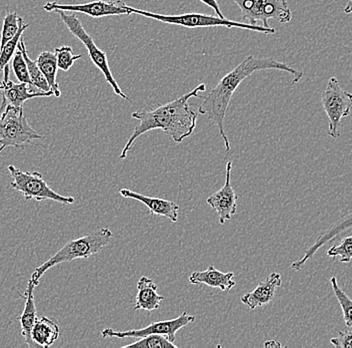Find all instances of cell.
<instances>
[{"label": "cell", "mask_w": 352, "mask_h": 348, "mask_svg": "<svg viewBox=\"0 0 352 348\" xmlns=\"http://www.w3.org/2000/svg\"><path fill=\"white\" fill-rule=\"evenodd\" d=\"M204 83L198 85L195 90L184 94L177 100L165 103L164 105L151 110V111H140L132 112L131 116L140 121L133 133L129 136L121 152V160L127 157L134 142L143 134L153 130H162L165 134L171 136L175 143H182L184 139L188 138L197 127V114L189 105V100L192 98L202 99L199 92H206Z\"/></svg>", "instance_id": "cell-2"}, {"label": "cell", "mask_w": 352, "mask_h": 348, "mask_svg": "<svg viewBox=\"0 0 352 348\" xmlns=\"http://www.w3.org/2000/svg\"><path fill=\"white\" fill-rule=\"evenodd\" d=\"M330 284H331L332 290H333L334 296L338 299L340 303L341 310H342L343 319H344L345 325L347 327H352V299L346 294L340 286L338 285V278L332 276L330 278Z\"/></svg>", "instance_id": "cell-23"}, {"label": "cell", "mask_w": 352, "mask_h": 348, "mask_svg": "<svg viewBox=\"0 0 352 348\" xmlns=\"http://www.w3.org/2000/svg\"><path fill=\"white\" fill-rule=\"evenodd\" d=\"M55 56H56L57 67L65 72L69 70L77 59L82 57L81 54L74 56L70 46H61V48H55Z\"/></svg>", "instance_id": "cell-29"}, {"label": "cell", "mask_w": 352, "mask_h": 348, "mask_svg": "<svg viewBox=\"0 0 352 348\" xmlns=\"http://www.w3.org/2000/svg\"><path fill=\"white\" fill-rule=\"evenodd\" d=\"M0 92L2 94V103L0 105V112L3 111L8 105L14 107H22L26 101L33 98H45V96H54V92H44L35 89L28 83H15L14 81H0Z\"/></svg>", "instance_id": "cell-13"}, {"label": "cell", "mask_w": 352, "mask_h": 348, "mask_svg": "<svg viewBox=\"0 0 352 348\" xmlns=\"http://www.w3.org/2000/svg\"><path fill=\"white\" fill-rule=\"evenodd\" d=\"M8 170L13 179L10 183L11 188L19 192L26 200L33 199L38 202L52 200L65 205L76 202L74 197L63 196L52 190L38 172H23L13 165L8 166Z\"/></svg>", "instance_id": "cell-7"}, {"label": "cell", "mask_w": 352, "mask_h": 348, "mask_svg": "<svg viewBox=\"0 0 352 348\" xmlns=\"http://www.w3.org/2000/svg\"><path fill=\"white\" fill-rule=\"evenodd\" d=\"M266 70L288 72L292 76V85H296L303 76V72L300 70L289 67L285 63L276 61L274 57L256 59L250 56L220 79L219 83L209 92L208 96H204V101L198 109L199 114H206L208 121L219 127L220 136L223 141L226 152L230 151V143L224 129V119H226L231 98L244 79L248 78L253 72Z\"/></svg>", "instance_id": "cell-1"}, {"label": "cell", "mask_w": 352, "mask_h": 348, "mask_svg": "<svg viewBox=\"0 0 352 348\" xmlns=\"http://www.w3.org/2000/svg\"><path fill=\"white\" fill-rule=\"evenodd\" d=\"M200 1H201L202 3L206 4L209 8H212V10H214V12L217 13V17H219L220 19H226V17H224L221 10H220L217 0H200Z\"/></svg>", "instance_id": "cell-31"}, {"label": "cell", "mask_w": 352, "mask_h": 348, "mask_svg": "<svg viewBox=\"0 0 352 348\" xmlns=\"http://www.w3.org/2000/svg\"><path fill=\"white\" fill-rule=\"evenodd\" d=\"M36 286L30 279L28 281L26 291L24 293L23 297L25 298V305H24V310L22 312L21 316L19 317L21 325V334L24 338V342L30 347H34L35 343L32 340V331L33 326L36 323L37 310L36 305H35L34 300V288Z\"/></svg>", "instance_id": "cell-19"}, {"label": "cell", "mask_w": 352, "mask_h": 348, "mask_svg": "<svg viewBox=\"0 0 352 348\" xmlns=\"http://www.w3.org/2000/svg\"><path fill=\"white\" fill-rule=\"evenodd\" d=\"M113 233L109 228H101L98 231L67 242L60 250L48 259L45 263L35 269L32 275V281L34 285L38 286L39 280L46 271L65 262H72L76 259H88L92 255L98 254L107 244L109 243Z\"/></svg>", "instance_id": "cell-3"}, {"label": "cell", "mask_w": 352, "mask_h": 348, "mask_svg": "<svg viewBox=\"0 0 352 348\" xmlns=\"http://www.w3.org/2000/svg\"><path fill=\"white\" fill-rule=\"evenodd\" d=\"M231 171H232V163L228 162L226 165V177L223 187L209 196L206 200L209 206L219 215V223L221 225L231 220L237 210V196L234 188L231 185Z\"/></svg>", "instance_id": "cell-12"}, {"label": "cell", "mask_w": 352, "mask_h": 348, "mask_svg": "<svg viewBox=\"0 0 352 348\" xmlns=\"http://www.w3.org/2000/svg\"><path fill=\"white\" fill-rule=\"evenodd\" d=\"M344 13H346V14L352 13V0H349V3L344 8Z\"/></svg>", "instance_id": "cell-33"}, {"label": "cell", "mask_w": 352, "mask_h": 348, "mask_svg": "<svg viewBox=\"0 0 352 348\" xmlns=\"http://www.w3.org/2000/svg\"><path fill=\"white\" fill-rule=\"evenodd\" d=\"M126 10L133 14L142 15L148 17L154 21L160 23L173 24V25L184 26L187 28H217L223 26L226 28H241V30H252V32H261L264 34H274L276 30L272 28H264L261 25H253V24L239 23V21H230L228 19H220L214 15L201 14V13H186L179 15H164L160 13L145 12V10H138L129 6H125Z\"/></svg>", "instance_id": "cell-4"}, {"label": "cell", "mask_w": 352, "mask_h": 348, "mask_svg": "<svg viewBox=\"0 0 352 348\" xmlns=\"http://www.w3.org/2000/svg\"><path fill=\"white\" fill-rule=\"evenodd\" d=\"M164 297L157 293V286L153 279L147 276L140 277L138 281V294H136L134 310H146L153 311L160 307V303Z\"/></svg>", "instance_id": "cell-18"}, {"label": "cell", "mask_w": 352, "mask_h": 348, "mask_svg": "<svg viewBox=\"0 0 352 348\" xmlns=\"http://www.w3.org/2000/svg\"><path fill=\"white\" fill-rule=\"evenodd\" d=\"M281 282L283 279L279 273H272L267 279L261 282L253 291L241 296V303L252 310L267 305L274 300L275 291L277 288L280 287Z\"/></svg>", "instance_id": "cell-15"}, {"label": "cell", "mask_w": 352, "mask_h": 348, "mask_svg": "<svg viewBox=\"0 0 352 348\" xmlns=\"http://www.w3.org/2000/svg\"><path fill=\"white\" fill-rule=\"evenodd\" d=\"M30 25V23H24V21L22 19L21 28H19V32L15 34V37L8 41L3 48H0V70H4V68L10 63L11 59H12L15 52H16L17 45H19V39H21L22 34Z\"/></svg>", "instance_id": "cell-25"}, {"label": "cell", "mask_w": 352, "mask_h": 348, "mask_svg": "<svg viewBox=\"0 0 352 348\" xmlns=\"http://www.w3.org/2000/svg\"><path fill=\"white\" fill-rule=\"evenodd\" d=\"M22 19L15 12L6 13L3 19V28L1 32V43L0 48H3L8 41H11L21 28Z\"/></svg>", "instance_id": "cell-26"}, {"label": "cell", "mask_w": 352, "mask_h": 348, "mask_svg": "<svg viewBox=\"0 0 352 348\" xmlns=\"http://www.w3.org/2000/svg\"><path fill=\"white\" fill-rule=\"evenodd\" d=\"M17 48L21 50L22 54H23L24 59H25L26 65H28V74H30V79L33 87L35 89L41 90V92H52L50 90V85H48L47 81H46L45 76H43L41 70L37 67L36 63L33 61L28 56V50H26L25 43H24L23 39H19V45Z\"/></svg>", "instance_id": "cell-22"}, {"label": "cell", "mask_w": 352, "mask_h": 348, "mask_svg": "<svg viewBox=\"0 0 352 348\" xmlns=\"http://www.w3.org/2000/svg\"><path fill=\"white\" fill-rule=\"evenodd\" d=\"M123 348H177L175 342H171L166 336H162V334H151L142 337L140 340L135 341L133 343L124 345Z\"/></svg>", "instance_id": "cell-24"}, {"label": "cell", "mask_w": 352, "mask_h": 348, "mask_svg": "<svg viewBox=\"0 0 352 348\" xmlns=\"http://www.w3.org/2000/svg\"><path fill=\"white\" fill-rule=\"evenodd\" d=\"M327 254L333 259L340 257L341 263H349L352 259V236L345 237L338 245L330 247Z\"/></svg>", "instance_id": "cell-27"}, {"label": "cell", "mask_w": 352, "mask_h": 348, "mask_svg": "<svg viewBox=\"0 0 352 348\" xmlns=\"http://www.w3.org/2000/svg\"><path fill=\"white\" fill-rule=\"evenodd\" d=\"M330 343L338 348H352V329L338 331V336L330 339Z\"/></svg>", "instance_id": "cell-30"}, {"label": "cell", "mask_w": 352, "mask_h": 348, "mask_svg": "<svg viewBox=\"0 0 352 348\" xmlns=\"http://www.w3.org/2000/svg\"><path fill=\"white\" fill-rule=\"evenodd\" d=\"M24 116L23 108L8 105L0 112V154L6 147L24 149L34 140H41Z\"/></svg>", "instance_id": "cell-5"}, {"label": "cell", "mask_w": 352, "mask_h": 348, "mask_svg": "<svg viewBox=\"0 0 352 348\" xmlns=\"http://www.w3.org/2000/svg\"><path fill=\"white\" fill-rule=\"evenodd\" d=\"M321 103L329 116V135L332 139L340 138L341 120L349 116L351 112L352 94L343 90L338 79L332 76L323 90Z\"/></svg>", "instance_id": "cell-8"}, {"label": "cell", "mask_w": 352, "mask_h": 348, "mask_svg": "<svg viewBox=\"0 0 352 348\" xmlns=\"http://www.w3.org/2000/svg\"><path fill=\"white\" fill-rule=\"evenodd\" d=\"M35 63H36L37 67L43 72V76H45L50 90L54 92V96L59 98L61 92L58 83H56L58 67H57L56 56H55V54L50 52H41L38 57H37L36 61H35Z\"/></svg>", "instance_id": "cell-21"}, {"label": "cell", "mask_w": 352, "mask_h": 348, "mask_svg": "<svg viewBox=\"0 0 352 348\" xmlns=\"http://www.w3.org/2000/svg\"><path fill=\"white\" fill-rule=\"evenodd\" d=\"M54 12L58 13L63 23L67 26L68 30L87 48L88 56H89L92 63L102 72L105 81L109 83L113 92H116L118 96H120V98H122L123 100L131 101L129 96L122 92V90H121L120 85H118V81L114 79L111 70H110L107 52H103V50H101L100 48L96 45L91 35L87 34V30L83 28L79 17H77L76 14H74V13L67 14V13L63 12V10H55Z\"/></svg>", "instance_id": "cell-6"}, {"label": "cell", "mask_w": 352, "mask_h": 348, "mask_svg": "<svg viewBox=\"0 0 352 348\" xmlns=\"http://www.w3.org/2000/svg\"><path fill=\"white\" fill-rule=\"evenodd\" d=\"M188 280L191 284H204L209 287L219 288L223 292L230 291L236 285L234 273L221 272L213 265L209 266L206 271H195L191 273Z\"/></svg>", "instance_id": "cell-17"}, {"label": "cell", "mask_w": 352, "mask_h": 348, "mask_svg": "<svg viewBox=\"0 0 352 348\" xmlns=\"http://www.w3.org/2000/svg\"><path fill=\"white\" fill-rule=\"evenodd\" d=\"M197 317L195 315L189 314L188 312H182L180 316L169 320L157 321V323H151L146 327L142 329L127 330V331H118L112 328H104L101 331V336L109 337V338H127V337H133V338H142V337L151 336V334H162L166 336L171 342H175L176 334L182 328L195 323Z\"/></svg>", "instance_id": "cell-10"}, {"label": "cell", "mask_w": 352, "mask_h": 348, "mask_svg": "<svg viewBox=\"0 0 352 348\" xmlns=\"http://www.w3.org/2000/svg\"><path fill=\"white\" fill-rule=\"evenodd\" d=\"M351 230H352V211L351 213L347 214V215L340 218L338 222L331 225L327 230L323 231L319 235L318 239L316 240V242L307 249L305 256L292 264V269L300 270L305 265L308 260L311 259L316 254L319 249L322 248L323 246L327 245L329 242L333 241L334 239L342 235L343 233L349 232Z\"/></svg>", "instance_id": "cell-14"}, {"label": "cell", "mask_w": 352, "mask_h": 348, "mask_svg": "<svg viewBox=\"0 0 352 348\" xmlns=\"http://www.w3.org/2000/svg\"><path fill=\"white\" fill-rule=\"evenodd\" d=\"M241 10L242 19L256 25L258 21L264 28H270L268 19H275L280 23H290L292 10L287 0H232Z\"/></svg>", "instance_id": "cell-9"}, {"label": "cell", "mask_w": 352, "mask_h": 348, "mask_svg": "<svg viewBox=\"0 0 352 348\" xmlns=\"http://www.w3.org/2000/svg\"><path fill=\"white\" fill-rule=\"evenodd\" d=\"M264 347H281L283 345H281V343L279 342V341L277 340H268L266 341V342H264L263 345Z\"/></svg>", "instance_id": "cell-32"}, {"label": "cell", "mask_w": 352, "mask_h": 348, "mask_svg": "<svg viewBox=\"0 0 352 348\" xmlns=\"http://www.w3.org/2000/svg\"><path fill=\"white\" fill-rule=\"evenodd\" d=\"M125 6L126 3L122 0H116V1L96 0V1L82 4H63L57 1H50L45 3L43 10L48 12H54L55 10L80 12L85 13L92 19H101V17H114V15L131 14Z\"/></svg>", "instance_id": "cell-11"}, {"label": "cell", "mask_w": 352, "mask_h": 348, "mask_svg": "<svg viewBox=\"0 0 352 348\" xmlns=\"http://www.w3.org/2000/svg\"><path fill=\"white\" fill-rule=\"evenodd\" d=\"M12 70L19 83H25L32 85V79L28 74V65H26L25 59L19 48H17V52H15L14 56L12 57Z\"/></svg>", "instance_id": "cell-28"}, {"label": "cell", "mask_w": 352, "mask_h": 348, "mask_svg": "<svg viewBox=\"0 0 352 348\" xmlns=\"http://www.w3.org/2000/svg\"><path fill=\"white\" fill-rule=\"evenodd\" d=\"M60 334L58 321L43 316L37 318L32 331V340L39 347L48 348L54 345Z\"/></svg>", "instance_id": "cell-20"}, {"label": "cell", "mask_w": 352, "mask_h": 348, "mask_svg": "<svg viewBox=\"0 0 352 348\" xmlns=\"http://www.w3.org/2000/svg\"><path fill=\"white\" fill-rule=\"evenodd\" d=\"M120 194L123 198L142 202L154 215L162 216V217L170 220L173 223L177 222L179 206L175 202L160 199V198L148 197V196L142 195V194L136 193V192L126 188L121 189Z\"/></svg>", "instance_id": "cell-16"}]
</instances>
